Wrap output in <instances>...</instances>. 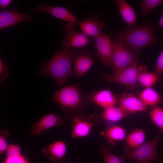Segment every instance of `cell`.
<instances>
[{"label": "cell", "mask_w": 163, "mask_h": 163, "mask_svg": "<svg viewBox=\"0 0 163 163\" xmlns=\"http://www.w3.org/2000/svg\"><path fill=\"white\" fill-rule=\"evenodd\" d=\"M6 150L7 158L21 155V149L18 145H10L8 146Z\"/></svg>", "instance_id": "cell-28"}, {"label": "cell", "mask_w": 163, "mask_h": 163, "mask_svg": "<svg viewBox=\"0 0 163 163\" xmlns=\"http://www.w3.org/2000/svg\"><path fill=\"white\" fill-rule=\"evenodd\" d=\"M160 79L154 72H149L147 68L140 73L138 79V84L145 88L152 87Z\"/></svg>", "instance_id": "cell-23"}, {"label": "cell", "mask_w": 163, "mask_h": 163, "mask_svg": "<svg viewBox=\"0 0 163 163\" xmlns=\"http://www.w3.org/2000/svg\"><path fill=\"white\" fill-rule=\"evenodd\" d=\"M113 50L111 67L114 72L126 68L138 61L137 54L129 49L118 38L113 36Z\"/></svg>", "instance_id": "cell-4"}, {"label": "cell", "mask_w": 163, "mask_h": 163, "mask_svg": "<svg viewBox=\"0 0 163 163\" xmlns=\"http://www.w3.org/2000/svg\"><path fill=\"white\" fill-rule=\"evenodd\" d=\"M4 163H27L26 160L21 155L7 158Z\"/></svg>", "instance_id": "cell-31"}, {"label": "cell", "mask_w": 163, "mask_h": 163, "mask_svg": "<svg viewBox=\"0 0 163 163\" xmlns=\"http://www.w3.org/2000/svg\"><path fill=\"white\" fill-rule=\"evenodd\" d=\"M64 119L60 115L51 113L40 119L36 124L31 126V132L32 135H40L42 132L54 126L61 125L64 123Z\"/></svg>", "instance_id": "cell-11"}, {"label": "cell", "mask_w": 163, "mask_h": 163, "mask_svg": "<svg viewBox=\"0 0 163 163\" xmlns=\"http://www.w3.org/2000/svg\"><path fill=\"white\" fill-rule=\"evenodd\" d=\"M54 100L64 108L74 109L82 102V98L78 88L74 85L65 86L57 91Z\"/></svg>", "instance_id": "cell-6"}, {"label": "cell", "mask_w": 163, "mask_h": 163, "mask_svg": "<svg viewBox=\"0 0 163 163\" xmlns=\"http://www.w3.org/2000/svg\"><path fill=\"white\" fill-rule=\"evenodd\" d=\"M163 4V0H142L140 7L142 12V17H146L152 10Z\"/></svg>", "instance_id": "cell-26"}, {"label": "cell", "mask_w": 163, "mask_h": 163, "mask_svg": "<svg viewBox=\"0 0 163 163\" xmlns=\"http://www.w3.org/2000/svg\"><path fill=\"white\" fill-rule=\"evenodd\" d=\"M94 59L89 55L83 53L75 59L73 70L75 75L80 77L85 74L91 68Z\"/></svg>", "instance_id": "cell-17"}, {"label": "cell", "mask_w": 163, "mask_h": 163, "mask_svg": "<svg viewBox=\"0 0 163 163\" xmlns=\"http://www.w3.org/2000/svg\"><path fill=\"white\" fill-rule=\"evenodd\" d=\"M101 152L104 158V163H126L121 156H117L113 154L110 150L103 145L100 148Z\"/></svg>", "instance_id": "cell-25"}, {"label": "cell", "mask_w": 163, "mask_h": 163, "mask_svg": "<svg viewBox=\"0 0 163 163\" xmlns=\"http://www.w3.org/2000/svg\"><path fill=\"white\" fill-rule=\"evenodd\" d=\"M155 27L148 21L138 26L128 27L113 36L120 39L131 51L137 54L143 49L157 45Z\"/></svg>", "instance_id": "cell-1"}, {"label": "cell", "mask_w": 163, "mask_h": 163, "mask_svg": "<svg viewBox=\"0 0 163 163\" xmlns=\"http://www.w3.org/2000/svg\"><path fill=\"white\" fill-rule=\"evenodd\" d=\"M161 134V133L159 132L153 139L145 142L137 148L121 156L125 160H130L137 163H149L154 161L161 162L160 156L157 151Z\"/></svg>", "instance_id": "cell-3"}, {"label": "cell", "mask_w": 163, "mask_h": 163, "mask_svg": "<svg viewBox=\"0 0 163 163\" xmlns=\"http://www.w3.org/2000/svg\"><path fill=\"white\" fill-rule=\"evenodd\" d=\"M154 72L161 78V75L163 73V50L158 56Z\"/></svg>", "instance_id": "cell-27"}, {"label": "cell", "mask_w": 163, "mask_h": 163, "mask_svg": "<svg viewBox=\"0 0 163 163\" xmlns=\"http://www.w3.org/2000/svg\"><path fill=\"white\" fill-rule=\"evenodd\" d=\"M150 119L158 128L159 132L163 133V109L156 106L153 107L149 112Z\"/></svg>", "instance_id": "cell-24"}, {"label": "cell", "mask_w": 163, "mask_h": 163, "mask_svg": "<svg viewBox=\"0 0 163 163\" xmlns=\"http://www.w3.org/2000/svg\"><path fill=\"white\" fill-rule=\"evenodd\" d=\"M56 50L52 59L43 65L40 74L49 75L60 85L66 82L67 79L72 75L74 50L65 48H56Z\"/></svg>", "instance_id": "cell-2"}, {"label": "cell", "mask_w": 163, "mask_h": 163, "mask_svg": "<svg viewBox=\"0 0 163 163\" xmlns=\"http://www.w3.org/2000/svg\"><path fill=\"white\" fill-rule=\"evenodd\" d=\"M4 133H1L0 137V152L2 154L4 151L6 150L8 145L5 138L9 134L7 130L3 131Z\"/></svg>", "instance_id": "cell-29"}, {"label": "cell", "mask_w": 163, "mask_h": 163, "mask_svg": "<svg viewBox=\"0 0 163 163\" xmlns=\"http://www.w3.org/2000/svg\"><path fill=\"white\" fill-rule=\"evenodd\" d=\"M118 107L129 114L144 111L147 108L138 97L131 94H126L120 99Z\"/></svg>", "instance_id": "cell-12"}, {"label": "cell", "mask_w": 163, "mask_h": 163, "mask_svg": "<svg viewBox=\"0 0 163 163\" xmlns=\"http://www.w3.org/2000/svg\"><path fill=\"white\" fill-rule=\"evenodd\" d=\"M71 136L75 138L86 137L91 133L93 126L92 121L85 118L76 117L72 120Z\"/></svg>", "instance_id": "cell-14"}, {"label": "cell", "mask_w": 163, "mask_h": 163, "mask_svg": "<svg viewBox=\"0 0 163 163\" xmlns=\"http://www.w3.org/2000/svg\"><path fill=\"white\" fill-rule=\"evenodd\" d=\"M138 97L147 106L154 107L163 103V97L152 87L145 88L139 94Z\"/></svg>", "instance_id": "cell-18"}, {"label": "cell", "mask_w": 163, "mask_h": 163, "mask_svg": "<svg viewBox=\"0 0 163 163\" xmlns=\"http://www.w3.org/2000/svg\"><path fill=\"white\" fill-rule=\"evenodd\" d=\"M102 133V135L110 143L121 141L126 138V130L118 126L109 127Z\"/></svg>", "instance_id": "cell-21"}, {"label": "cell", "mask_w": 163, "mask_h": 163, "mask_svg": "<svg viewBox=\"0 0 163 163\" xmlns=\"http://www.w3.org/2000/svg\"><path fill=\"white\" fill-rule=\"evenodd\" d=\"M158 26L159 27L163 28V13L160 17Z\"/></svg>", "instance_id": "cell-33"}, {"label": "cell", "mask_w": 163, "mask_h": 163, "mask_svg": "<svg viewBox=\"0 0 163 163\" xmlns=\"http://www.w3.org/2000/svg\"><path fill=\"white\" fill-rule=\"evenodd\" d=\"M92 100L104 109L115 106L117 103L115 96L108 89L97 92L93 96Z\"/></svg>", "instance_id": "cell-15"}, {"label": "cell", "mask_w": 163, "mask_h": 163, "mask_svg": "<svg viewBox=\"0 0 163 163\" xmlns=\"http://www.w3.org/2000/svg\"><path fill=\"white\" fill-rule=\"evenodd\" d=\"M12 1L11 0H0V8L2 9L6 8L10 4Z\"/></svg>", "instance_id": "cell-32"}, {"label": "cell", "mask_w": 163, "mask_h": 163, "mask_svg": "<svg viewBox=\"0 0 163 163\" xmlns=\"http://www.w3.org/2000/svg\"><path fill=\"white\" fill-rule=\"evenodd\" d=\"M97 55L102 64L111 67V59L113 50L112 42L106 34H100L95 38Z\"/></svg>", "instance_id": "cell-8"}, {"label": "cell", "mask_w": 163, "mask_h": 163, "mask_svg": "<svg viewBox=\"0 0 163 163\" xmlns=\"http://www.w3.org/2000/svg\"><path fill=\"white\" fill-rule=\"evenodd\" d=\"M138 61L126 68L107 76V78L110 82L129 88H134L138 84L140 73L147 68L146 66L142 65L138 66Z\"/></svg>", "instance_id": "cell-5"}, {"label": "cell", "mask_w": 163, "mask_h": 163, "mask_svg": "<svg viewBox=\"0 0 163 163\" xmlns=\"http://www.w3.org/2000/svg\"><path fill=\"white\" fill-rule=\"evenodd\" d=\"M145 132L142 129H136L131 132L126 137V146L129 149L125 153L142 144L145 142Z\"/></svg>", "instance_id": "cell-20"}, {"label": "cell", "mask_w": 163, "mask_h": 163, "mask_svg": "<svg viewBox=\"0 0 163 163\" xmlns=\"http://www.w3.org/2000/svg\"><path fill=\"white\" fill-rule=\"evenodd\" d=\"M9 75V72L6 66L0 59V81L2 82L6 79Z\"/></svg>", "instance_id": "cell-30"}, {"label": "cell", "mask_w": 163, "mask_h": 163, "mask_svg": "<svg viewBox=\"0 0 163 163\" xmlns=\"http://www.w3.org/2000/svg\"><path fill=\"white\" fill-rule=\"evenodd\" d=\"M31 16L29 14H22L18 12L16 9L0 12V29L2 30L15 25L21 22L30 20Z\"/></svg>", "instance_id": "cell-13"}, {"label": "cell", "mask_w": 163, "mask_h": 163, "mask_svg": "<svg viewBox=\"0 0 163 163\" xmlns=\"http://www.w3.org/2000/svg\"><path fill=\"white\" fill-rule=\"evenodd\" d=\"M120 14L128 27L135 24L136 16L133 8L124 0L117 1Z\"/></svg>", "instance_id": "cell-19"}, {"label": "cell", "mask_w": 163, "mask_h": 163, "mask_svg": "<svg viewBox=\"0 0 163 163\" xmlns=\"http://www.w3.org/2000/svg\"><path fill=\"white\" fill-rule=\"evenodd\" d=\"M129 114L119 107L112 106L104 109L102 118L105 120L117 122L126 117Z\"/></svg>", "instance_id": "cell-22"}, {"label": "cell", "mask_w": 163, "mask_h": 163, "mask_svg": "<svg viewBox=\"0 0 163 163\" xmlns=\"http://www.w3.org/2000/svg\"><path fill=\"white\" fill-rule=\"evenodd\" d=\"M44 11L59 19L74 24L78 23L77 18L69 10L63 7L49 6L39 4L32 10L34 14Z\"/></svg>", "instance_id": "cell-9"}, {"label": "cell", "mask_w": 163, "mask_h": 163, "mask_svg": "<svg viewBox=\"0 0 163 163\" xmlns=\"http://www.w3.org/2000/svg\"><path fill=\"white\" fill-rule=\"evenodd\" d=\"M74 26V23L69 22L64 26L66 34L62 42L63 48H81L90 44L87 36L82 33L77 32Z\"/></svg>", "instance_id": "cell-7"}, {"label": "cell", "mask_w": 163, "mask_h": 163, "mask_svg": "<svg viewBox=\"0 0 163 163\" xmlns=\"http://www.w3.org/2000/svg\"><path fill=\"white\" fill-rule=\"evenodd\" d=\"M97 13L93 14L89 18L84 19L79 23L82 33L86 36L94 38L101 34L105 25V23L98 19Z\"/></svg>", "instance_id": "cell-10"}, {"label": "cell", "mask_w": 163, "mask_h": 163, "mask_svg": "<svg viewBox=\"0 0 163 163\" xmlns=\"http://www.w3.org/2000/svg\"><path fill=\"white\" fill-rule=\"evenodd\" d=\"M66 150L65 142L60 140L50 144L47 147L43 149L42 151L52 160L59 161L64 157Z\"/></svg>", "instance_id": "cell-16"}, {"label": "cell", "mask_w": 163, "mask_h": 163, "mask_svg": "<svg viewBox=\"0 0 163 163\" xmlns=\"http://www.w3.org/2000/svg\"></svg>", "instance_id": "cell-34"}]
</instances>
